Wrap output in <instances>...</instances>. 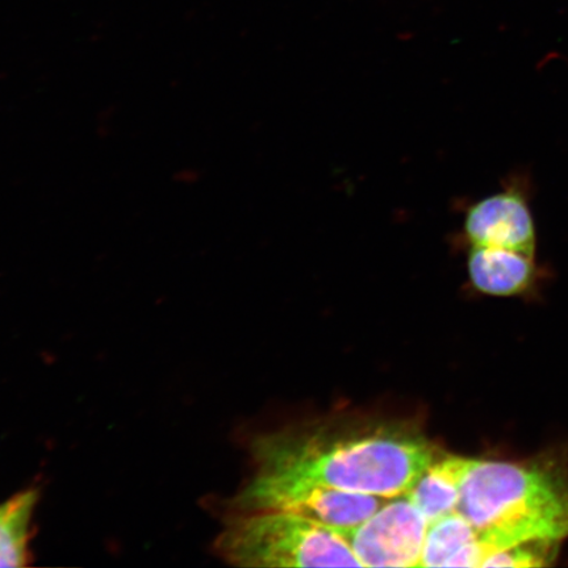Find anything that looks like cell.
<instances>
[{
  "label": "cell",
  "instance_id": "1",
  "mask_svg": "<svg viewBox=\"0 0 568 568\" xmlns=\"http://www.w3.org/2000/svg\"><path fill=\"white\" fill-rule=\"evenodd\" d=\"M255 477L316 483L344 491L403 496L439 454L418 433L379 426L352 432H286L254 445Z\"/></svg>",
  "mask_w": 568,
  "mask_h": 568
},
{
  "label": "cell",
  "instance_id": "2",
  "mask_svg": "<svg viewBox=\"0 0 568 568\" xmlns=\"http://www.w3.org/2000/svg\"><path fill=\"white\" fill-rule=\"evenodd\" d=\"M458 513L478 530L486 559L535 539L559 542L568 537V477L538 462L468 459Z\"/></svg>",
  "mask_w": 568,
  "mask_h": 568
},
{
  "label": "cell",
  "instance_id": "3",
  "mask_svg": "<svg viewBox=\"0 0 568 568\" xmlns=\"http://www.w3.org/2000/svg\"><path fill=\"white\" fill-rule=\"evenodd\" d=\"M240 516L219 538V550L243 567H362L338 532L286 510Z\"/></svg>",
  "mask_w": 568,
  "mask_h": 568
},
{
  "label": "cell",
  "instance_id": "4",
  "mask_svg": "<svg viewBox=\"0 0 568 568\" xmlns=\"http://www.w3.org/2000/svg\"><path fill=\"white\" fill-rule=\"evenodd\" d=\"M386 500V497L344 491L316 483L254 477L237 497V508L244 513L286 510L333 529H349L371 518Z\"/></svg>",
  "mask_w": 568,
  "mask_h": 568
},
{
  "label": "cell",
  "instance_id": "5",
  "mask_svg": "<svg viewBox=\"0 0 568 568\" xmlns=\"http://www.w3.org/2000/svg\"><path fill=\"white\" fill-rule=\"evenodd\" d=\"M429 523L406 495L393 497L366 521L335 529L362 567H420Z\"/></svg>",
  "mask_w": 568,
  "mask_h": 568
},
{
  "label": "cell",
  "instance_id": "6",
  "mask_svg": "<svg viewBox=\"0 0 568 568\" xmlns=\"http://www.w3.org/2000/svg\"><path fill=\"white\" fill-rule=\"evenodd\" d=\"M464 232L471 246H495L536 254L537 229L527 187L516 180L467 210Z\"/></svg>",
  "mask_w": 568,
  "mask_h": 568
},
{
  "label": "cell",
  "instance_id": "7",
  "mask_svg": "<svg viewBox=\"0 0 568 568\" xmlns=\"http://www.w3.org/2000/svg\"><path fill=\"white\" fill-rule=\"evenodd\" d=\"M467 270L473 286L493 296L527 293L538 275L536 254L495 246H471Z\"/></svg>",
  "mask_w": 568,
  "mask_h": 568
},
{
  "label": "cell",
  "instance_id": "8",
  "mask_svg": "<svg viewBox=\"0 0 568 568\" xmlns=\"http://www.w3.org/2000/svg\"><path fill=\"white\" fill-rule=\"evenodd\" d=\"M485 560L478 530L458 510L429 524L420 567H481Z\"/></svg>",
  "mask_w": 568,
  "mask_h": 568
},
{
  "label": "cell",
  "instance_id": "9",
  "mask_svg": "<svg viewBox=\"0 0 568 568\" xmlns=\"http://www.w3.org/2000/svg\"><path fill=\"white\" fill-rule=\"evenodd\" d=\"M467 458L438 456L417 478L406 496L429 524L457 513Z\"/></svg>",
  "mask_w": 568,
  "mask_h": 568
},
{
  "label": "cell",
  "instance_id": "10",
  "mask_svg": "<svg viewBox=\"0 0 568 568\" xmlns=\"http://www.w3.org/2000/svg\"><path fill=\"white\" fill-rule=\"evenodd\" d=\"M38 501L34 489L13 496L0 506V567L26 566L30 552V525Z\"/></svg>",
  "mask_w": 568,
  "mask_h": 568
},
{
  "label": "cell",
  "instance_id": "11",
  "mask_svg": "<svg viewBox=\"0 0 568 568\" xmlns=\"http://www.w3.org/2000/svg\"><path fill=\"white\" fill-rule=\"evenodd\" d=\"M558 544L535 539L510 546L493 554L481 567H544L550 564V559L556 558Z\"/></svg>",
  "mask_w": 568,
  "mask_h": 568
}]
</instances>
